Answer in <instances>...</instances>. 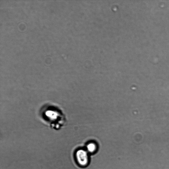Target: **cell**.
Returning <instances> with one entry per match:
<instances>
[{"instance_id":"6da1fadb","label":"cell","mask_w":169,"mask_h":169,"mask_svg":"<svg viewBox=\"0 0 169 169\" xmlns=\"http://www.w3.org/2000/svg\"><path fill=\"white\" fill-rule=\"evenodd\" d=\"M38 113L42 122L54 130H60L66 123L67 119L63 111L55 104H44L40 108Z\"/></svg>"},{"instance_id":"7a4b0ae2","label":"cell","mask_w":169,"mask_h":169,"mask_svg":"<svg viewBox=\"0 0 169 169\" xmlns=\"http://www.w3.org/2000/svg\"><path fill=\"white\" fill-rule=\"evenodd\" d=\"M77 163L81 166H85L89 163V157L87 151L83 149L77 151L76 154Z\"/></svg>"},{"instance_id":"3957f363","label":"cell","mask_w":169,"mask_h":169,"mask_svg":"<svg viewBox=\"0 0 169 169\" xmlns=\"http://www.w3.org/2000/svg\"><path fill=\"white\" fill-rule=\"evenodd\" d=\"M87 148L88 152L92 153L96 151L97 146L95 144L90 143L87 145Z\"/></svg>"}]
</instances>
